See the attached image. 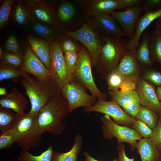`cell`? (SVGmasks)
Returning <instances> with one entry per match:
<instances>
[{
    "label": "cell",
    "mask_w": 161,
    "mask_h": 161,
    "mask_svg": "<svg viewBox=\"0 0 161 161\" xmlns=\"http://www.w3.org/2000/svg\"><path fill=\"white\" fill-rule=\"evenodd\" d=\"M69 112L67 101L59 89L38 113L37 122L41 131L54 136L62 134L66 128L64 120Z\"/></svg>",
    "instance_id": "obj_1"
},
{
    "label": "cell",
    "mask_w": 161,
    "mask_h": 161,
    "mask_svg": "<svg viewBox=\"0 0 161 161\" xmlns=\"http://www.w3.org/2000/svg\"><path fill=\"white\" fill-rule=\"evenodd\" d=\"M20 84L31 103V108L29 112L35 115H38L42 108L60 89L56 85L45 83L27 73L21 79Z\"/></svg>",
    "instance_id": "obj_2"
},
{
    "label": "cell",
    "mask_w": 161,
    "mask_h": 161,
    "mask_svg": "<svg viewBox=\"0 0 161 161\" xmlns=\"http://www.w3.org/2000/svg\"><path fill=\"white\" fill-rule=\"evenodd\" d=\"M37 116L29 112L20 116L12 129L16 143L22 150L29 151L38 146L41 141L43 134L38 125Z\"/></svg>",
    "instance_id": "obj_3"
},
{
    "label": "cell",
    "mask_w": 161,
    "mask_h": 161,
    "mask_svg": "<svg viewBox=\"0 0 161 161\" xmlns=\"http://www.w3.org/2000/svg\"><path fill=\"white\" fill-rule=\"evenodd\" d=\"M103 36L104 43L96 66L99 69L111 72L118 66L127 40L114 35Z\"/></svg>",
    "instance_id": "obj_4"
},
{
    "label": "cell",
    "mask_w": 161,
    "mask_h": 161,
    "mask_svg": "<svg viewBox=\"0 0 161 161\" xmlns=\"http://www.w3.org/2000/svg\"><path fill=\"white\" fill-rule=\"evenodd\" d=\"M61 32L81 42L89 53L92 65L96 66L103 44L104 40L103 36L99 33L89 18H88L86 23L77 30L74 31Z\"/></svg>",
    "instance_id": "obj_5"
},
{
    "label": "cell",
    "mask_w": 161,
    "mask_h": 161,
    "mask_svg": "<svg viewBox=\"0 0 161 161\" xmlns=\"http://www.w3.org/2000/svg\"><path fill=\"white\" fill-rule=\"evenodd\" d=\"M100 120L103 136L105 139L111 140L115 137L118 144L127 143L130 144L132 151L135 150L137 141L142 138L135 130L117 124L107 115L101 117Z\"/></svg>",
    "instance_id": "obj_6"
},
{
    "label": "cell",
    "mask_w": 161,
    "mask_h": 161,
    "mask_svg": "<svg viewBox=\"0 0 161 161\" xmlns=\"http://www.w3.org/2000/svg\"><path fill=\"white\" fill-rule=\"evenodd\" d=\"M78 52L75 75L83 84L88 89L94 97L105 100L106 95L97 88L94 81L91 70L92 60L89 53L83 45Z\"/></svg>",
    "instance_id": "obj_7"
},
{
    "label": "cell",
    "mask_w": 161,
    "mask_h": 161,
    "mask_svg": "<svg viewBox=\"0 0 161 161\" xmlns=\"http://www.w3.org/2000/svg\"><path fill=\"white\" fill-rule=\"evenodd\" d=\"M49 49L51 62L50 72L58 88L61 89L70 80L60 42L58 40L51 42Z\"/></svg>",
    "instance_id": "obj_8"
},
{
    "label": "cell",
    "mask_w": 161,
    "mask_h": 161,
    "mask_svg": "<svg viewBox=\"0 0 161 161\" xmlns=\"http://www.w3.org/2000/svg\"><path fill=\"white\" fill-rule=\"evenodd\" d=\"M24 60L20 71L32 75L44 83L56 85L50 70L43 63L27 45Z\"/></svg>",
    "instance_id": "obj_9"
},
{
    "label": "cell",
    "mask_w": 161,
    "mask_h": 161,
    "mask_svg": "<svg viewBox=\"0 0 161 161\" xmlns=\"http://www.w3.org/2000/svg\"><path fill=\"white\" fill-rule=\"evenodd\" d=\"M84 111L87 113L97 112L107 115L113 119L115 123L121 126L132 125L135 120L125 112L113 100L109 101L99 100L92 106L85 108Z\"/></svg>",
    "instance_id": "obj_10"
},
{
    "label": "cell",
    "mask_w": 161,
    "mask_h": 161,
    "mask_svg": "<svg viewBox=\"0 0 161 161\" xmlns=\"http://www.w3.org/2000/svg\"><path fill=\"white\" fill-rule=\"evenodd\" d=\"M61 90L67 101L69 112L80 107H89L96 103L93 96L88 95L80 85L72 81L65 84Z\"/></svg>",
    "instance_id": "obj_11"
},
{
    "label": "cell",
    "mask_w": 161,
    "mask_h": 161,
    "mask_svg": "<svg viewBox=\"0 0 161 161\" xmlns=\"http://www.w3.org/2000/svg\"><path fill=\"white\" fill-rule=\"evenodd\" d=\"M75 1L83 6L88 18L101 14H111L116 9H123L120 0H78Z\"/></svg>",
    "instance_id": "obj_12"
},
{
    "label": "cell",
    "mask_w": 161,
    "mask_h": 161,
    "mask_svg": "<svg viewBox=\"0 0 161 161\" xmlns=\"http://www.w3.org/2000/svg\"><path fill=\"white\" fill-rule=\"evenodd\" d=\"M143 11L141 6L129 8L121 11H113L111 15L120 24L126 35L131 38L135 31L137 21Z\"/></svg>",
    "instance_id": "obj_13"
},
{
    "label": "cell",
    "mask_w": 161,
    "mask_h": 161,
    "mask_svg": "<svg viewBox=\"0 0 161 161\" xmlns=\"http://www.w3.org/2000/svg\"><path fill=\"white\" fill-rule=\"evenodd\" d=\"M115 69L125 80L133 81L137 84L140 66L137 59L135 52L125 50Z\"/></svg>",
    "instance_id": "obj_14"
},
{
    "label": "cell",
    "mask_w": 161,
    "mask_h": 161,
    "mask_svg": "<svg viewBox=\"0 0 161 161\" xmlns=\"http://www.w3.org/2000/svg\"><path fill=\"white\" fill-rule=\"evenodd\" d=\"M136 91L142 105L161 114V103L158 99L153 86L143 78H139Z\"/></svg>",
    "instance_id": "obj_15"
},
{
    "label": "cell",
    "mask_w": 161,
    "mask_h": 161,
    "mask_svg": "<svg viewBox=\"0 0 161 161\" xmlns=\"http://www.w3.org/2000/svg\"><path fill=\"white\" fill-rule=\"evenodd\" d=\"M160 18H161V8L154 11L145 13L140 16L137 22L134 34L131 38L127 40L125 50L135 52L144 30L153 21Z\"/></svg>",
    "instance_id": "obj_16"
},
{
    "label": "cell",
    "mask_w": 161,
    "mask_h": 161,
    "mask_svg": "<svg viewBox=\"0 0 161 161\" xmlns=\"http://www.w3.org/2000/svg\"><path fill=\"white\" fill-rule=\"evenodd\" d=\"M24 1L33 18L48 27L54 25L55 12L46 1L25 0Z\"/></svg>",
    "instance_id": "obj_17"
},
{
    "label": "cell",
    "mask_w": 161,
    "mask_h": 161,
    "mask_svg": "<svg viewBox=\"0 0 161 161\" xmlns=\"http://www.w3.org/2000/svg\"><path fill=\"white\" fill-rule=\"evenodd\" d=\"M99 33L102 35H114L124 37L126 34L111 14H103L89 18Z\"/></svg>",
    "instance_id": "obj_18"
},
{
    "label": "cell",
    "mask_w": 161,
    "mask_h": 161,
    "mask_svg": "<svg viewBox=\"0 0 161 161\" xmlns=\"http://www.w3.org/2000/svg\"><path fill=\"white\" fill-rule=\"evenodd\" d=\"M28 103L24 95L16 87L12 88L10 93L1 96L0 99V106L12 109L19 116L25 114Z\"/></svg>",
    "instance_id": "obj_19"
},
{
    "label": "cell",
    "mask_w": 161,
    "mask_h": 161,
    "mask_svg": "<svg viewBox=\"0 0 161 161\" xmlns=\"http://www.w3.org/2000/svg\"><path fill=\"white\" fill-rule=\"evenodd\" d=\"M27 38L32 51L50 70L51 62L49 45L51 42L32 35L28 36Z\"/></svg>",
    "instance_id": "obj_20"
},
{
    "label": "cell",
    "mask_w": 161,
    "mask_h": 161,
    "mask_svg": "<svg viewBox=\"0 0 161 161\" xmlns=\"http://www.w3.org/2000/svg\"><path fill=\"white\" fill-rule=\"evenodd\" d=\"M136 148L141 161H161V154L149 138H143L137 142Z\"/></svg>",
    "instance_id": "obj_21"
},
{
    "label": "cell",
    "mask_w": 161,
    "mask_h": 161,
    "mask_svg": "<svg viewBox=\"0 0 161 161\" xmlns=\"http://www.w3.org/2000/svg\"><path fill=\"white\" fill-rule=\"evenodd\" d=\"M83 145V138L80 134L75 137L74 144L72 148L65 153L53 152L52 161H77L79 153L81 151Z\"/></svg>",
    "instance_id": "obj_22"
},
{
    "label": "cell",
    "mask_w": 161,
    "mask_h": 161,
    "mask_svg": "<svg viewBox=\"0 0 161 161\" xmlns=\"http://www.w3.org/2000/svg\"><path fill=\"white\" fill-rule=\"evenodd\" d=\"M29 24L35 34L44 40L51 42L61 38V35L60 34V31L49 28L33 18Z\"/></svg>",
    "instance_id": "obj_23"
},
{
    "label": "cell",
    "mask_w": 161,
    "mask_h": 161,
    "mask_svg": "<svg viewBox=\"0 0 161 161\" xmlns=\"http://www.w3.org/2000/svg\"><path fill=\"white\" fill-rule=\"evenodd\" d=\"M151 35L149 33H143L141 36V42L137 47L135 55L139 64L144 67H150L152 65L148 41Z\"/></svg>",
    "instance_id": "obj_24"
},
{
    "label": "cell",
    "mask_w": 161,
    "mask_h": 161,
    "mask_svg": "<svg viewBox=\"0 0 161 161\" xmlns=\"http://www.w3.org/2000/svg\"><path fill=\"white\" fill-rule=\"evenodd\" d=\"M148 44L152 62L156 61L161 66V34L157 30L153 31Z\"/></svg>",
    "instance_id": "obj_25"
},
{
    "label": "cell",
    "mask_w": 161,
    "mask_h": 161,
    "mask_svg": "<svg viewBox=\"0 0 161 161\" xmlns=\"http://www.w3.org/2000/svg\"><path fill=\"white\" fill-rule=\"evenodd\" d=\"M19 116L13 113L10 109L0 106V133L12 129Z\"/></svg>",
    "instance_id": "obj_26"
},
{
    "label": "cell",
    "mask_w": 161,
    "mask_h": 161,
    "mask_svg": "<svg viewBox=\"0 0 161 161\" xmlns=\"http://www.w3.org/2000/svg\"><path fill=\"white\" fill-rule=\"evenodd\" d=\"M109 92L113 100L123 108L133 101L140 100L136 90L122 92L117 90H109Z\"/></svg>",
    "instance_id": "obj_27"
},
{
    "label": "cell",
    "mask_w": 161,
    "mask_h": 161,
    "mask_svg": "<svg viewBox=\"0 0 161 161\" xmlns=\"http://www.w3.org/2000/svg\"><path fill=\"white\" fill-rule=\"evenodd\" d=\"M135 119L141 121L153 130L156 126L159 119L157 113L141 105Z\"/></svg>",
    "instance_id": "obj_28"
},
{
    "label": "cell",
    "mask_w": 161,
    "mask_h": 161,
    "mask_svg": "<svg viewBox=\"0 0 161 161\" xmlns=\"http://www.w3.org/2000/svg\"><path fill=\"white\" fill-rule=\"evenodd\" d=\"M33 18L26 4L20 1H17L14 14L16 22L20 25H26L29 24Z\"/></svg>",
    "instance_id": "obj_29"
},
{
    "label": "cell",
    "mask_w": 161,
    "mask_h": 161,
    "mask_svg": "<svg viewBox=\"0 0 161 161\" xmlns=\"http://www.w3.org/2000/svg\"><path fill=\"white\" fill-rule=\"evenodd\" d=\"M53 152L51 146L37 156L31 154L28 151L22 150L20 152L17 160L18 161H52Z\"/></svg>",
    "instance_id": "obj_30"
},
{
    "label": "cell",
    "mask_w": 161,
    "mask_h": 161,
    "mask_svg": "<svg viewBox=\"0 0 161 161\" xmlns=\"http://www.w3.org/2000/svg\"><path fill=\"white\" fill-rule=\"evenodd\" d=\"M24 55L22 53H13L6 50L3 51L0 60L8 66L20 70L23 63Z\"/></svg>",
    "instance_id": "obj_31"
},
{
    "label": "cell",
    "mask_w": 161,
    "mask_h": 161,
    "mask_svg": "<svg viewBox=\"0 0 161 161\" xmlns=\"http://www.w3.org/2000/svg\"><path fill=\"white\" fill-rule=\"evenodd\" d=\"M26 73L14 69L1 61L0 63V82L4 79H10L16 82Z\"/></svg>",
    "instance_id": "obj_32"
},
{
    "label": "cell",
    "mask_w": 161,
    "mask_h": 161,
    "mask_svg": "<svg viewBox=\"0 0 161 161\" xmlns=\"http://www.w3.org/2000/svg\"><path fill=\"white\" fill-rule=\"evenodd\" d=\"M75 8L73 4L67 1H63L60 3L58 10V16L63 22H67L73 18L75 13Z\"/></svg>",
    "instance_id": "obj_33"
},
{
    "label": "cell",
    "mask_w": 161,
    "mask_h": 161,
    "mask_svg": "<svg viewBox=\"0 0 161 161\" xmlns=\"http://www.w3.org/2000/svg\"><path fill=\"white\" fill-rule=\"evenodd\" d=\"M64 55L67 74L70 82L75 75L78 58V52L75 51L64 52Z\"/></svg>",
    "instance_id": "obj_34"
},
{
    "label": "cell",
    "mask_w": 161,
    "mask_h": 161,
    "mask_svg": "<svg viewBox=\"0 0 161 161\" xmlns=\"http://www.w3.org/2000/svg\"><path fill=\"white\" fill-rule=\"evenodd\" d=\"M123 78L115 69L110 72L107 78V84L110 91L119 90L125 80Z\"/></svg>",
    "instance_id": "obj_35"
},
{
    "label": "cell",
    "mask_w": 161,
    "mask_h": 161,
    "mask_svg": "<svg viewBox=\"0 0 161 161\" xmlns=\"http://www.w3.org/2000/svg\"><path fill=\"white\" fill-rule=\"evenodd\" d=\"M15 1L14 0H4L0 9V27L7 23L10 12Z\"/></svg>",
    "instance_id": "obj_36"
},
{
    "label": "cell",
    "mask_w": 161,
    "mask_h": 161,
    "mask_svg": "<svg viewBox=\"0 0 161 161\" xmlns=\"http://www.w3.org/2000/svg\"><path fill=\"white\" fill-rule=\"evenodd\" d=\"M0 133V150L8 149L16 143V138L12 129L3 131Z\"/></svg>",
    "instance_id": "obj_37"
},
{
    "label": "cell",
    "mask_w": 161,
    "mask_h": 161,
    "mask_svg": "<svg viewBox=\"0 0 161 161\" xmlns=\"http://www.w3.org/2000/svg\"><path fill=\"white\" fill-rule=\"evenodd\" d=\"M133 129L144 138H149L151 137L153 131L141 121L135 120L132 124Z\"/></svg>",
    "instance_id": "obj_38"
},
{
    "label": "cell",
    "mask_w": 161,
    "mask_h": 161,
    "mask_svg": "<svg viewBox=\"0 0 161 161\" xmlns=\"http://www.w3.org/2000/svg\"><path fill=\"white\" fill-rule=\"evenodd\" d=\"M143 78L158 87H161V73L156 70L148 69L143 74Z\"/></svg>",
    "instance_id": "obj_39"
},
{
    "label": "cell",
    "mask_w": 161,
    "mask_h": 161,
    "mask_svg": "<svg viewBox=\"0 0 161 161\" xmlns=\"http://www.w3.org/2000/svg\"><path fill=\"white\" fill-rule=\"evenodd\" d=\"M141 6L145 13L161 8V0H141Z\"/></svg>",
    "instance_id": "obj_40"
},
{
    "label": "cell",
    "mask_w": 161,
    "mask_h": 161,
    "mask_svg": "<svg viewBox=\"0 0 161 161\" xmlns=\"http://www.w3.org/2000/svg\"><path fill=\"white\" fill-rule=\"evenodd\" d=\"M152 131L150 138L161 154V116H160L157 124Z\"/></svg>",
    "instance_id": "obj_41"
},
{
    "label": "cell",
    "mask_w": 161,
    "mask_h": 161,
    "mask_svg": "<svg viewBox=\"0 0 161 161\" xmlns=\"http://www.w3.org/2000/svg\"><path fill=\"white\" fill-rule=\"evenodd\" d=\"M7 51L13 53H22L16 38L12 35L8 37L5 44Z\"/></svg>",
    "instance_id": "obj_42"
},
{
    "label": "cell",
    "mask_w": 161,
    "mask_h": 161,
    "mask_svg": "<svg viewBox=\"0 0 161 161\" xmlns=\"http://www.w3.org/2000/svg\"><path fill=\"white\" fill-rule=\"evenodd\" d=\"M140 104V100L134 101L123 109L125 112L135 119L141 106Z\"/></svg>",
    "instance_id": "obj_43"
},
{
    "label": "cell",
    "mask_w": 161,
    "mask_h": 161,
    "mask_svg": "<svg viewBox=\"0 0 161 161\" xmlns=\"http://www.w3.org/2000/svg\"><path fill=\"white\" fill-rule=\"evenodd\" d=\"M60 45L63 51L64 52L75 51L78 52L81 47H79L73 40L70 39L65 40Z\"/></svg>",
    "instance_id": "obj_44"
},
{
    "label": "cell",
    "mask_w": 161,
    "mask_h": 161,
    "mask_svg": "<svg viewBox=\"0 0 161 161\" xmlns=\"http://www.w3.org/2000/svg\"><path fill=\"white\" fill-rule=\"evenodd\" d=\"M125 145L123 144H119L117 146L118 151V161H134V157L129 158L126 154L125 151Z\"/></svg>",
    "instance_id": "obj_45"
},
{
    "label": "cell",
    "mask_w": 161,
    "mask_h": 161,
    "mask_svg": "<svg viewBox=\"0 0 161 161\" xmlns=\"http://www.w3.org/2000/svg\"><path fill=\"white\" fill-rule=\"evenodd\" d=\"M122 92H126L136 90L137 84L134 82L128 80H125L119 88Z\"/></svg>",
    "instance_id": "obj_46"
},
{
    "label": "cell",
    "mask_w": 161,
    "mask_h": 161,
    "mask_svg": "<svg viewBox=\"0 0 161 161\" xmlns=\"http://www.w3.org/2000/svg\"><path fill=\"white\" fill-rule=\"evenodd\" d=\"M123 9H127L141 6V0H120Z\"/></svg>",
    "instance_id": "obj_47"
},
{
    "label": "cell",
    "mask_w": 161,
    "mask_h": 161,
    "mask_svg": "<svg viewBox=\"0 0 161 161\" xmlns=\"http://www.w3.org/2000/svg\"><path fill=\"white\" fill-rule=\"evenodd\" d=\"M83 154L85 158V161H101L97 160L91 156L87 151H83ZM111 161H118V159L117 158Z\"/></svg>",
    "instance_id": "obj_48"
},
{
    "label": "cell",
    "mask_w": 161,
    "mask_h": 161,
    "mask_svg": "<svg viewBox=\"0 0 161 161\" xmlns=\"http://www.w3.org/2000/svg\"><path fill=\"white\" fill-rule=\"evenodd\" d=\"M155 29L157 30L161 34V18L155 20Z\"/></svg>",
    "instance_id": "obj_49"
},
{
    "label": "cell",
    "mask_w": 161,
    "mask_h": 161,
    "mask_svg": "<svg viewBox=\"0 0 161 161\" xmlns=\"http://www.w3.org/2000/svg\"><path fill=\"white\" fill-rule=\"evenodd\" d=\"M156 92L158 99L161 100V87H157Z\"/></svg>",
    "instance_id": "obj_50"
},
{
    "label": "cell",
    "mask_w": 161,
    "mask_h": 161,
    "mask_svg": "<svg viewBox=\"0 0 161 161\" xmlns=\"http://www.w3.org/2000/svg\"><path fill=\"white\" fill-rule=\"evenodd\" d=\"M7 93L6 92V90L5 88L0 87V95L3 96L6 95Z\"/></svg>",
    "instance_id": "obj_51"
},
{
    "label": "cell",
    "mask_w": 161,
    "mask_h": 161,
    "mask_svg": "<svg viewBox=\"0 0 161 161\" xmlns=\"http://www.w3.org/2000/svg\"><path fill=\"white\" fill-rule=\"evenodd\" d=\"M3 51L2 50L1 48L0 47V57L1 56L2 54Z\"/></svg>",
    "instance_id": "obj_52"
},
{
    "label": "cell",
    "mask_w": 161,
    "mask_h": 161,
    "mask_svg": "<svg viewBox=\"0 0 161 161\" xmlns=\"http://www.w3.org/2000/svg\"><path fill=\"white\" fill-rule=\"evenodd\" d=\"M160 116H161V114L160 115Z\"/></svg>",
    "instance_id": "obj_53"
}]
</instances>
